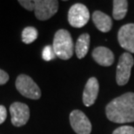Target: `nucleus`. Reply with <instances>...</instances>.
I'll return each instance as SVG.
<instances>
[{"label":"nucleus","mask_w":134,"mask_h":134,"mask_svg":"<svg viewBox=\"0 0 134 134\" xmlns=\"http://www.w3.org/2000/svg\"><path fill=\"white\" fill-rule=\"evenodd\" d=\"M110 121L125 124L134 122V93L127 92L114 98L105 107Z\"/></svg>","instance_id":"f257e3e1"},{"label":"nucleus","mask_w":134,"mask_h":134,"mask_svg":"<svg viewBox=\"0 0 134 134\" xmlns=\"http://www.w3.org/2000/svg\"><path fill=\"white\" fill-rule=\"evenodd\" d=\"M55 54L60 59H70L74 52V44L68 31L61 29L55 33L52 44Z\"/></svg>","instance_id":"f03ea898"},{"label":"nucleus","mask_w":134,"mask_h":134,"mask_svg":"<svg viewBox=\"0 0 134 134\" xmlns=\"http://www.w3.org/2000/svg\"><path fill=\"white\" fill-rule=\"evenodd\" d=\"M16 88L24 97L31 99H38L41 97V91L38 85L28 75L21 74L16 79Z\"/></svg>","instance_id":"7ed1b4c3"},{"label":"nucleus","mask_w":134,"mask_h":134,"mask_svg":"<svg viewBox=\"0 0 134 134\" xmlns=\"http://www.w3.org/2000/svg\"><path fill=\"white\" fill-rule=\"evenodd\" d=\"M133 65L134 59L131 53L125 52L120 56L116 73V81L119 85H125L128 83Z\"/></svg>","instance_id":"20e7f679"},{"label":"nucleus","mask_w":134,"mask_h":134,"mask_svg":"<svg viewBox=\"0 0 134 134\" xmlns=\"http://www.w3.org/2000/svg\"><path fill=\"white\" fill-rule=\"evenodd\" d=\"M90 19L88 8L83 4H74L68 12V21L72 27L82 28Z\"/></svg>","instance_id":"39448f33"},{"label":"nucleus","mask_w":134,"mask_h":134,"mask_svg":"<svg viewBox=\"0 0 134 134\" xmlns=\"http://www.w3.org/2000/svg\"><path fill=\"white\" fill-rule=\"evenodd\" d=\"M58 9V2L55 0H35L33 12L38 20L44 21L55 15Z\"/></svg>","instance_id":"423d86ee"},{"label":"nucleus","mask_w":134,"mask_h":134,"mask_svg":"<svg viewBox=\"0 0 134 134\" xmlns=\"http://www.w3.org/2000/svg\"><path fill=\"white\" fill-rule=\"evenodd\" d=\"M70 123L77 134H90L92 132V124L89 119L79 110H74L71 112Z\"/></svg>","instance_id":"0eeeda50"},{"label":"nucleus","mask_w":134,"mask_h":134,"mask_svg":"<svg viewBox=\"0 0 134 134\" xmlns=\"http://www.w3.org/2000/svg\"><path fill=\"white\" fill-rule=\"evenodd\" d=\"M12 124L14 126L20 127L25 125L30 119V109L27 104L15 102L10 106Z\"/></svg>","instance_id":"6e6552de"},{"label":"nucleus","mask_w":134,"mask_h":134,"mask_svg":"<svg viewBox=\"0 0 134 134\" xmlns=\"http://www.w3.org/2000/svg\"><path fill=\"white\" fill-rule=\"evenodd\" d=\"M118 40L123 49L134 53V24H127L119 29Z\"/></svg>","instance_id":"1a4fd4ad"},{"label":"nucleus","mask_w":134,"mask_h":134,"mask_svg":"<svg viewBox=\"0 0 134 134\" xmlns=\"http://www.w3.org/2000/svg\"><path fill=\"white\" fill-rule=\"evenodd\" d=\"M99 85L96 77H92L88 79L83 92V103L85 106H92L98 98Z\"/></svg>","instance_id":"9d476101"},{"label":"nucleus","mask_w":134,"mask_h":134,"mask_svg":"<svg viewBox=\"0 0 134 134\" xmlns=\"http://www.w3.org/2000/svg\"><path fill=\"white\" fill-rule=\"evenodd\" d=\"M92 58L102 66H111L114 62L113 52L104 46L95 48L92 52Z\"/></svg>","instance_id":"9b49d317"},{"label":"nucleus","mask_w":134,"mask_h":134,"mask_svg":"<svg viewBox=\"0 0 134 134\" xmlns=\"http://www.w3.org/2000/svg\"><path fill=\"white\" fill-rule=\"evenodd\" d=\"M92 21L98 30L102 32H108L111 29L112 20L105 13L96 10L92 14Z\"/></svg>","instance_id":"f8f14e48"},{"label":"nucleus","mask_w":134,"mask_h":134,"mask_svg":"<svg viewBox=\"0 0 134 134\" xmlns=\"http://www.w3.org/2000/svg\"><path fill=\"white\" fill-rule=\"evenodd\" d=\"M90 47V35L84 33L80 35L75 44V52L77 57L81 59L86 56Z\"/></svg>","instance_id":"ddd939ff"},{"label":"nucleus","mask_w":134,"mask_h":134,"mask_svg":"<svg viewBox=\"0 0 134 134\" xmlns=\"http://www.w3.org/2000/svg\"><path fill=\"white\" fill-rule=\"evenodd\" d=\"M128 2L125 0H114L113 1V10L112 16L116 20L123 19L127 13Z\"/></svg>","instance_id":"4468645a"},{"label":"nucleus","mask_w":134,"mask_h":134,"mask_svg":"<svg viewBox=\"0 0 134 134\" xmlns=\"http://www.w3.org/2000/svg\"><path fill=\"white\" fill-rule=\"evenodd\" d=\"M37 29L32 26H28L25 27L22 31V41L25 44H31L37 38Z\"/></svg>","instance_id":"2eb2a0df"},{"label":"nucleus","mask_w":134,"mask_h":134,"mask_svg":"<svg viewBox=\"0 0 134 134\" xmlns=\"http://www.w3.org/2000/svg\"><path fill=\"white\" fill-rule=\"evenodd\" d=\"M42 57L44 58V60L45 61H51L53 58H55V57H57L55 54V52L53 50L52 45H46L42 52Z\"/></svg>","instance_id":"dca6fc26"},{"label":"nucleus","mask_w":134,"mask_h":134,"mask_svg":"<svg viewBox=\"0 0 134 134\" xmlns=\"http://www.w3.org/2000/svg\"><path fill=\"white\" fill-rule=\"evenodd\" d=\"M112 134H134V127L130 125H123L117 128Z\"/></svg>","instance_id":"f3484780"},{"label":"nucleus","mask_w":134,"mask_h":134,"mask_svg":"<svg viewBox=\"0 0 134 134\" xmlns=\"http://www.w3.org/2000/svg\"><path fill=\"white\" fill-rule=\"evenodd\" d=\"M9 80V75L6 71L0 69V85L6 84Z\"/></svg>","instance_id":"a211bd4d"},{"label":"nucleus","mask_w":134,"mask_h":134,"mask_svg":"<svg viewBox=\"0 0 134 134\" xmlns=\"http://www.w3.org/2000/svg\"><path fill=\"white\" fill-rule=\"evenodd\" d=\"M7 118L6 108L4 105H0V125L3 124Z\"/></svg>","instance_id":"6ab92c4d"}]
</instances>
